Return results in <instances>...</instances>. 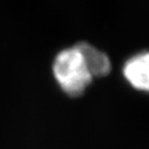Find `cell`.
<instances>
[{
	"label": "cell",
	"mask_w": 149,
	"mask_h": 149,
	"mask_svg": "<svg viewBox=\"0 0 149 149\" xmlns=\"http://www.w3.org/2000/svg\"><path fill=\"white\" fill-rule=\"evenodd\" d=\"M53 74L60 89L70 97L81 96L93 80L77 47L64 49L53 62Z\"/></svg>",
	"instance_id": "cell-1"
},
{
	"label": "cell",
	"mask_w": 149,
	"mask_h": 149,
	"mask_svg": "<svg viewBox=\"0 0 149 149\" xmlns=\"http://www.w3.org/2000/svg\"><path fill=\"white\" fill-rule=\"evenodd\" d=\"M122 74L136 90L149 92V51L140 52L128 58L122 68Z\"/></svg>",
	"instance_id": "cell-2"
},
{
	"label": "cell",
	"mask_w": 149,
	"mask_h": 149,
	"mask_svg": "<svg viewBox=\"0 0 149 149\" xmlns=\"http://www.w3.org/2000/svg\"><path fill=\"white\" fill-rule=\"evenodd\" d=\"M76 47L83 55L87 68L93 78L106 77L111 72L112 63L106 53L85 42H79Z\"/></svg>",
	"instance_id": "cell-3"
}]
</instances>
